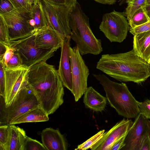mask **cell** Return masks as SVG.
<instances>
[{
    "mask_svg": "<svg viewBox=\"0 0 150 150\" xmlns=\"http://www.w3.org/2000/svg\"><path fill=\"white\" fill-rule=\"evenodd\" d=\"M105 130L102 129L91 137L82 144L79 145L75 149L76 150H86L91 149L102 138Z\"/></svg>",
    "mask_w": 150,
    "mask_h": 150,
    "instance_id": "d4e9b609",
    "label": "cell"
},
{
    "mask_svg": "<svg viewBox=\"0 0 150 150\" xmlns=\"http://www.w3.org/2000/svg\"><path fill=\"white\" fill-rule=\"evenodd\" d=\"M6 45L0 42V61L3 59L4 57L6 49Z\"/></svg>",
    "mask_w": 150,
    "mask_h": 150,
    "instance_id": "ab89813d",
    "label": "cell"
},
{
    "mask_svg": "<svg viewBox=\"0 0 150 150\" xmlns=\"http://www.w3.org/2000/svg\"><path fill=\"white\" fill-rule=\"evenodd\" d=\"M29 67L22 65L15 68H4L5 89L3 97L6 106L10 105L18 91L27 81Z\"/></svg>",
    "mask_w": 150,
    "mask_h": 150,
    "instance_id": "30bf717a",
    "label": "cell"
},
{
    "mask_svg": "<svg viewBox=\"0 0 150 150\" xmlns=\"http://www.w3.org/2000/svg\"><path fill=\"white\" fill-rule=\"evenodd\" d=\"M30 13L15 9L7 13L0 15L8 26L11 40L21 38L35 30Z\"/></svg>",
    "mask_w": 150,
    "mask_h": 150,
    "instance_id": "9c48e42d",
    "label": "cell"
},
{
    "mask_svg": "<svg viewBox=\"0 0 150 150\" xmlns=\"http://www.w3.org/2000/svg\"><path fill=\"white\" fill-rule=\"evenodd\" d=\"M69 58L72 79L71 93L76 102L84 94L87 88V80L89 70L76 46L69 48Z\"/></svg>",
    "mask_w": 150,
    "mask_h": 150,
    "instance_id": "52a82bcc",
    "label": "cell"
},
{
    "mask_svg": "<svg viewBox=\"0 0 150 150\" xmlns=\"http://www.w3.org/2000/svg\"><path fill=\"white\" fill-rule=\"evenodd\" d=\"M149 20L143 7L137 10L128 21L130 28H133L141 25Z\"/></svg>",
    "mask_w": 150,
    "mask_h": 150,
    "instance_id": "603a6c76",
    "label": "cell"
},
{
    "mask_svg": "<svg viewBox=\"0 0 150 150\" xmlns=\"http://www.w3.org/2000/svg\"><path fill=\"white\" fill-rule=\"evenodd\" d=\"M50 4L54 8L59 22L67 36H70L71 30L69 25V16L70 11L71 9L64 4Z\"/></svg>",
    "mask_w": 150,
    "mask_h": 150,
    "instance_id": "7402d4cb",
    "label": "cell"
},
{
    "mask_svg": "<svg viewBox=\"0 0 150 150\" xmlns=\"http://www.w3.org/2000/svg\"><path fill=\"white\" fill-rule=\"evenodd\" d=\"M42 144L47 150H67L68 143L64 134L58 129L51 127L44 129L41 133Z\"/></svg>",
    "mask_w": 150,
    "mask_h": 150,
    "instance_id": "9a60e30c",
    "label": "cell"
},
{
    "mask_svg": "<svg viewBox=\"0 0 150 150\" xmlns=\"http://www.w3.org/2000/svg\"><path fill=\"white\" fill-rule=\"evenodd\" d=\"M15 51L11 47L6 46V49L4 55L3 59L1 61L4 63L5 66L6 67L12 57Z\"/></svg>",
    "mask_w": 150,
    "mask_h": 150,
    "instance_id": "d590c367",
    "label": "cell"
},
{
    "mask_svg": "<svg viewBox=\"0 0 150 150\" xmlns=\"http://www.w3.org/2000/svg\"><path fill=\"white\" fill-rule=\"evenodd\" d=\"M36 30L18 39L11 40L8 46L20 55L23 65L30 67L42 61H46L52 57L54 50L42 49L36 45L35 40Z\"/></svg>",
    "mask_w": 150,
    "mask_h": 150,
    "instance_id": "5b68a950",
    "label": "cell"
},
{
    "mask_svg": "<svg viewBox=\"0 0 150 150\" xmlns=\"http://www.w3.org/2000/svg\"><path fill=\"white\" fill-rule=\"evenodd\" d=\"M22 65V60L20 55L18 53L14 52L11 59L5 67L10 68H15Z\"/></svg>",
    "mask_w": 150,
    "mask_h": 150,
    "instance_id": "1f68e13d",
    "label": "cell"
},
{
    "mask_svg": "<svg viewBox=\"0 0 150 150\" xmlns=\"http://www.w3.org/2000/svg\"><path fill=\"white\" fill-rule=\"evenodd\" d=\"M98 3L104 4L112 5L115 3L117 0H93Z\"/></svg>",
    "mask_w": 150,
    "mask_h": 150,
    "instance_id": "60d3db41",
    "label": "cell"
},
{
    "mask_svg": "<svg viewBox=\"0 0 150 150\" xmlns=\"http://www.w3.org/2000/svg\"><path fill=\"white\" fill-rule=\"evenodd\" d=\"M48 26L54 30L63 41L67 36L54 7L46 0H41Z\"/></svg>",
    "mask_w": 150,
    "mask_h": 150,
    "instance_id": "ac0fdd59",
    "label": "cell"
},
{
    "mask_svg": "<svg viewBox=\"0 0 150 150\" xmlns=\"http://www.w3.org/2000/svg\"><path fill=\"white\" fill-rule=\"evenodd\" d=\"M96 68L121 82L141 84L150 76V64L142 59L134 50L127 52L102 55Z\"/></svg>",
    "mask_w": 150,
    "mask_h": 150,
    "instance_id": "7a4b0ae2",
    "label": "cell"
},
{
    "mask_svg": "<svg viewBox=\"0 0 150 150\" xmlns=\"http://www.w3.org/2000/svg\"><path fill=\"white\" fill-rule=\"evenodd\" d=\"M129 25L123 13L114 10L103 15L99 28L111 42L120 43L127 36Z\"/></svg>",
    "mask_w": 150,
    "mask_h": 150,
    "instance_id": "ba28073f",
    "label": "cell"
},
{
    "mask_svg": "<svg viewBox=\"0 0 150 150\" xmlns=\"http://www.w3.org/2000/svg\"><path fill=\"white\" fill-rule=\"evenodd\" d=\"M15 9L9 0H0V15L8 13Z\"/></svg>",
    "mask_w": 150,
    "mask_h": 150,
    "instance_id": "4dcf8cb0",
    "label": "cell"
},
{
    "mask_svg": "<svg viewBox=\"0 0 150 150\" xmlns=\"http://www.w3.org/2000/svg\"><path fill=\"white\" fill-rule=\"evenodd\" d=\"M27 81L40 106L48 115L63 103L64 86L54 66L42 61L29 67Z\"/></svg>",
    "mask_w": 150,
    "mask_h": 150,
    "instance_id": "6da1fadb",
    "label": "cell"
},
{
    "mask_svg": "<svg viewBox=\"0 0 150 150\" xmlns=\"http://www.w3.org/2000/svg\"><path fill=\"white\" fill-rule=\"evenodd\" d=\"M5 65L2 62L0 61V95L3 96L5 89Z\"/></svg>",
    "mask_w": 150,
    "mask_h": 150,
    "instance_id": "836d02e7",
    "label": "cell"
},
{
    "mask_svg": "<svg viewBox=\"0 0 150 150\" xmlns=\"http://www.w3.org/2000/svg\"><path fill=\"white\" fill-rule=\"evenodd\" d=\"M148 134L149 137L150 138V121L149 120L148 123Z\"/></svg>",
    "mask_w": 150,
    "mask_h": 150,
    "instance_id": "f6af8a7d",
    "label": "cell"
},
{
    "mask_svg": "<svg viewBox=\"0 0 150 150\" xmlns=\"http://www.w3.org/2000/svg\"><path fill=\"white\" fill-rule=\"evenodd\" d=\"M24 150H47L42 143L27 137L24 146Z\"/></svg>",
    "mask_w": 150,
    "mask_h": 150,
    "instance_id": "f1b7e54d",
    "label": "cell"
},
{
    "mask_svg": "<svg viewBox=\"0 0 150 150\" xmlns=\"http://www.w3.org/2000/svg\"><path fill=\"white\" fill-rule=\"evenodd\" d=\"M140 150H150V138L149 136L144 141Z\"/></svg>",
    "mask_w": 150,
    "mask_h": 150,
    "instance_id": "74e56055",
    "label": "cell"
},
{
    "mask_svg": "<svg viewBox=\"0 0 150 150\" xmlns=\"http://www.w3.org/2000/svg\"><path fill=\"white\" fill-rule=\"evenodd\" d=\"M133 49L135 54L150 64V31L134 35Z\"/></svg>",
    "mask_w": 150,
    "mask_h": 150,
    "instance_id": "2e32d148",
    "label": "cell"
},
{
    "mask_svg": "<svg viewBox=\"0 0 150 150\" xmlns=\"http://www.w3.org/2000/svg\"><path fill=\"white\" fill-rule=\"evenodd\" d=\"M27 137L23 129L14 125H9L8 150H24Z\"/></svg>",
    "mask_w": 150,
    "mask_h": 150,
    "instance_id": "d6986e66",
    "label": "cell"
},
{
    "mask_svg": "<svg viewBox=\"0 0 150 150\" xmlns=\"http://www.w3.org/2000/svg\"><path fill=\"white\" fill-rule=\"evenodd\" d=\"M11 41L8 26L0 15V42L8 46Z\"/></svg>",
    "mask_w": 150,
    "mask_h": 150,
    "instance_id": "83f0119b",
    "label": "cell"
},
{
    "mask_svg": "<svg viewBox=\"0 0 150 150\" xmlns=\"http://www.w3.org/2000/svg\"><path fill=\"white\" fill-rule=\"evenodd\" d=\"M132 0H120L118 2L119 5L120 6L125 3H127Z\"/></svg>",
    "mask_w": 150,
    "mask_h": 150,
    "instance_id": "ee69618b",
    "label": "cell"
},
{
    "mask_svg": "<svg viewBox=\"0 0 150 150\" xmlns=\"http://www.w3.org/2000/svg\"><path fill=\"white\" fill-rule=\"evenodd\" d=\"M133 122L124 118L118 122L110 130L105 132L101 139L91 149V150H110L114 144L125 135Z\"/></svg>",
    "mask_w": 150,
    "mask_h": 150,
    "instance_id": "7c38bea8",
    "label": "cell"
},
{
    "mask_svg": "<svg viewBox=\"0 0 150 150\" xmlns=\"http://www.w3.org/2000/svg\"><path fill=\"white\" fill-rule=\"evenodd\" d=\"M30 14L34 22L35 29L38 30L48 26L41 0H35Z\"/></svg>",
    "mask_w": 150,
    "mask_h": 150,
    "instance_id": "44dd1931",
    "label": "cell"
},
{
    "mask_svg": "<svg viewBox=\"0 0 150 150\" xmlns=\"http://www.w3.org/2000/svg\"><path fill=\"white\" fill-rule=\"evenodd\" d=\"M0 124L1 125L6 124V121L5 113V112L6 103L4 97L0 95Z\"/></svg>",
    "mask_w": 150,
    "mask_h": 150,
    "instance_id": "e575fe53",
    "label": "cell"
},
{
    "mask_svg": "<svg viewBox=\"0 0 150 150\" xmlns=\"http://www.w3.org/2000/svg\"><path fill=\"white\" fill-rule=\"evenodd\" d=\"M49 120L48 115L40 106H38L22 115L15 120L11 125L45 122Z\"/></svg>",
    "mask_w": 150,
    "mask_h": 150,
    "instance_id": "ffe728a7",
    "label": "cell"
},
{
    "mask_svg": "<svg viewBox=\"0 0 150 150\" xmlns=\"http://www.w3.org/2000/svg\"><path fill=\"white\" fill-rule=\"evenodd\" d=\"M40 106L27 81L18 91L9 106L5 107L6 124L11 125L18 117L30 110Z\"/></svg>",
    "mask_w": 150,
    "mask_h": 150,
    "instance_id": "8992f818",
    "label": "cell"
},
{
    "mask_svg": "<svg viewBox=\"0 0 150 150\" xmlns=\"http://www.w3.org/2000/svg\"><path fill=\"white\" fill-rule=\"evenodd\" d=\"M139 113L144 117L150 119V99H147L142 102L138 101Z\"/></svg>",
    "mask_w": 150,
    "mask_h": 150,
    "instance_id": "f546056e",
    "label": "cell"
},
{
    "mask_svg": "<svg viewBox=\"0 0 150 150\" xmlns=\"http://www.w3.org/2000/svg\"><path fill=\"white\" fill-rule=\"evenodd\" d=\"M65 5L68 7L72 9L74 8L76 4V0H64Z\"/></svg>",
    "mask_w": 150,
    "mask_h": 150,
    "instance_id": "f35d334b",
    "label": "cell"
},
{
    "mask_svg": "<svg viewBox=\"0 0 150 150\" xmlns=\"http://www.w3.org/2000/svg\"><path fill=\"white\" fill-rule=\"evenodd\" d=\"M34 0V1H35V0Z\"/></svg>",
    "mask_w": 150,
    "mask_h": 150,
    "instance_id": "7dc6e473",
    "label": "cell"
},
{
    "mask_svg": "<svg viewBox=\"0 0 150 150\" xmlns=\"http://www.w3.org/2000/svg\"><path fill=\"white\" fill-rule=\"evenodd\" d=\"M69 20L71 39L76 43L81 54H100L103 50L101 40L93 34L90 26L89 18L78 2L75 7L70 11Z\"/></svg>",
    "mask_w": 150,
    "mask_h": 150,
    "instance_id": "3957f363",
    "label": "cell"
},
{
    "mask_svg": "<svg viewBox=\"0 0 150 150\" xmlns=\"http://www.w3.org/2000/svg\"><path fill=\"white\" fill-rule=\"evenodd\" d=\"M83 101L86 108L96 112H101L105 108L107 98L98 93L92 86L87 87L84 93Z\"/></svg>",
    "mask_w": 150,
    "mask_h": 150,
    "instance_id": "e0dca14e",
    "label": "cell"
},
{
    "mask_svg": "<svg viewBox=\"0 0 150 150\" xmlns=\"http://www.w3.org/2000/svg\"><path fill=\"white\" fill-rule=\"evenodd\" d=\"M146 5H150V0H146Z\"/></svg>",
    "mask_w": 150,
    "mask_h": 150,
    "instance_id": "bcb514c9",
    "label": "cell"
},
{
    "mask_svg": "<svg viewBox=\"0 0 150 150\" xmlns=\"http://www.w3.org/2000/svg\"><path fill=\"white\" fill-rule=\"evenodd\" d=\"M15 9L31 13L34 0H9Z\"/></svg>",
    "mask_w": 150,
    "mask_h": 150,
    "instance_id": "484cf974",
    "label": "cell"
},
{
    "mask_svg": "<svg viewBox=\"0 0 150 150\" xmlns=\"http://www.w3.org/2000/svg\"><path fill=\"white\" fill-rule=\"evenodd\" d=\"M146 0H132L127 3V6L122 13L128 21L137 10L146 5Z\"/></svg>",
    "mask_w": 150,
    "mask_h": 150,
    "instance_id": "cb8c5ba5",
    "label": "cell"
},
{
    "mask_svg": "<svg viewBox=\"0 0 150 150\" xmlns=\"http://www.w3.org/2000/svg\"><path fill=\"white\" fill-rule=\"evenodd\" d=\"M143 7L147 15L150 20V5H146Z\"/></svg>",
    "mask_w": 150,
    "mask_h": 150,
    "instance_id": "7bdbcfd3",
    "label": "cell"
},
{
    "mask_svg": "<svg viewBox=\"0 0 150 150\" xmlns=\"http://www.w3.org/2000/svg\"><path fill=\"white\" fill-rule=\"evenodd\" d=\"M49 3L55 4H65L64 0H46Z\"/></svg>",
    "mask_w": 150,
    "mask_h": 150,
    "instance_id": "b9f144b4",
    "label": "cell"
},
{
    "mask_svg": "<svg viewBox=\"0 0 150 150\" xmlns=\"http://www.w3.org/2000/svg\"><path fill=\"white\" fill-rule=\"evenodd\" d=\"M70 36L63 40L61 47V54L58 72L64 86L71 91L73 88L71 67L69 58Z\"/></svg>",
    "mask_w": 150,
    "mask_h": 150,
    "instance_id": "4fadbf2b",
    "label": "cell"
},
{
    "mask_svg": "<svg viewBox=\"0 0 150 150\" xmlns=\"http://www.w3.org/2000/svg\"><path fill=\"white\" fill-rule=\"evenodd\" d=\"M149 119L139 113L127 133L121 150H140L148 136Z\"/></svg>",
    "mask_w": 150,
    "mask_h": 150,
    "instance_id": "8fae6325",
    "label": "cell"
},
{
    "mask_svg": "<svg viewBox=\"0 0 150 150\" xmlns=\"http://www.w3.org/2000/svg\"><path fill=\"white\" fill-rule=\"evenodd\" d=\"M103 86L107 100L118 114L127 119L135 118L139 113L138 101L126 84L111 80L104 74H93Z\"/></svg>",
    "mask_w": 150,
    "mask_h": 150,
    "instance_id": "277c9868",
    "label": "cell"
},
{
    "mask_svg": "<svg viewBox=\"0 0 150 150\" xmlns=\"http://www.w3.org/2000/svg\"><path fill=\"white\" fill-rule=\"evenodd\" d=\"M148 31H150V20L141 25L133 28L129 29L130 33L133 35Z\"/></svg>",
    "mask_w": 150,
    "mask_h": 150,
    "instance_id": "d6a6232c",
    "label": "cell"
},
{
    "mask_svg": "<svg viewBox=\"0 0 150 150\" xmlns=\"http://www.w3.org/2000/svg\"><path fill=\"white\" fill-rule=\"evenodd\" d=\"M9 125L0 126V150H8Z\"/></svg>",
    "mask_w": 150,
    "mask_h": 150,
    "instance_id": "4316f807",
    "label": "cell"
},
{
    "mask_svg": "<svg viewBox=\"0 0 150 150\" xmlns=\"http://www.w3.org/2000/svg\"><path fill=\"white\" fill-rule=\"evenodd\" d=\"M126 134L118 140L113 145L110 150H120L124 146Z\"/></svg>",
    "mask_w": 150,
    "mask_h": 150,
    "instance_id": "8d00e7d4",
    "label": "cell"
},
{
    "mask_svg": "<svg viewBox=\"0 0 150 150\" xmlns=\"http://www.w3.org/2000/svg\"><path fill=\"white\" fill-rule=\"evenodd\" d=\"M35 40L38 47L56 51L61 47L63 41L56 32L49 26L36 30Z\"/></svg>",
    "mask_w": 150,
    "mask_h": 150,
    "instance_id": "5bb4252c",
    "label": "cell"
}]
</instances>
